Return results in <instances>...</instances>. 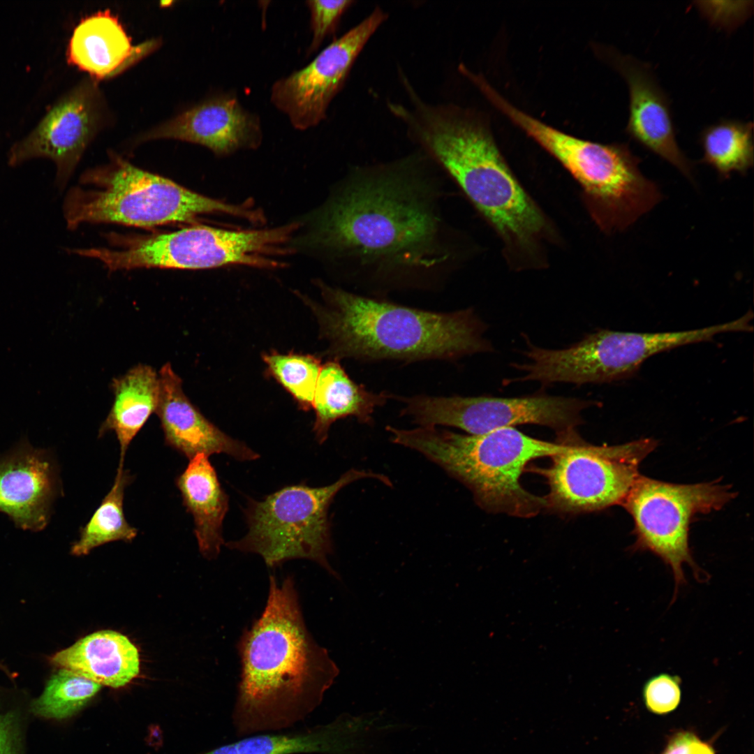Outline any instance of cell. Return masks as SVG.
Returning <instances> with one entry per match:
<instances>
[{"mask_svg": "<svg viewBox=\"0 0 754 754\" xmlns=\"http://www.w3.org/2000/svg\"><path fill=\"white\" fill-rule=\"evenodd\" d=\"M386 430L392 443L419 452L467 487L482 509L522 518L547 508L545 497L527 491L520 484L526 466L564 452L572 443L539 440L512 427L480 435L437 427L387 426Z\"/></svg>", "mask_w": 754, "mask_h": 754, "instance_id": "cell-5", "label": "cell"}, {"mask_svg": "<svg viewBox=\"0 0 754 754\" xmlns=\"http://www.w3.org/2000/svg\"><path fill=\"white\" fill-rule=\"evenodd\" d=\"M681 683L679 676L660 673L651 677L644 683L642 696L647 709L663 715L677 709L681 700Z\"/></svg>", "mask_w": 754, "mask_h": 754, "instance_id": "cell-31", "label": "cell"}, {"mask_svg": "<svg viewBox=\"0 0 754 754\" xmlns=\"http://www.w3.org/2000/svg\"><path fill=\"white\" fill-rule=\"evenodd\" d=\"M50 662L112 688L126 686L140 672L137 648L125 635L113 630L93 633L55 653Z\"/></svg>", "mask_w": 754, "mask_h": 754, "instance_id": "cell-21", "label": "cell"}, {"mask_svg": "<svg viewBox=\"0 0 754 754\" xmlns=\"http://www.w3.org/2000/svg\"><path fill=\"white\" fill-rule=\"evenodd\" d=\"M369 478L391 485L383 475L353 468L327 486L290 485L262 501L249 498L244 509L246 534L225 545L231 549L260 555L270 568L291 559H309L340 579L328 561L332 553L328 510L342 488Z\"/></svg>", "mask_w": 754, "mask_h": 754, "instance_id": "cell-8", "label": "cell"}, {"mask_svg": "<svg viewBox=\"0 0 754 754\" xmlns=\"http://www.w3.org/2000/svg\"><path fill=\"white\" fill-rule=\"evenodd\" d=\"M114 401L99 436L114 432L120 446L119 466H124L125 454L133 438L156 413L159 399V378L151 366L138 364L112 383Z\"/></svg>", "mask_w": 754, "mask_h": 754, "instance_id": "cell-24", "label": "cell"}, {"mask_svg": "<svg viewBox=\"0 0 754 754\" xmlns=\"http://www.w3.org/2000/svg\"><path fill=\"white\" fill-rule=\"evenodd\" d=\"M731 487L713 481L674 484L639 475L622 505L634 521L633 548L658 556L671 569L674 591L686 583L683 565L697 580H704L689 543V526L695 515L721 509L734 498Z\"/></svg>", "mask_w": 754, "mask_h": 754, "instance_id": "cell-11", "label": "cell"}, {"mask_svg": "<svg viewBox=\"0 0 754 754\" xmlns=\"http://www.w3.org/2000/svg\"><path fill=\"white\" fill-rule=\"evenodd\" d=\"M50 453L27 441L0 456V512L24 530H43L59 491Z\"/></svg>", "mask_w": 754, "mask_h": 754, "instance_id": "cell-18", "label": "cell"}, {"mask_svg": "<svg viewBox=\"0 0 754 754\" xmlns=\"http://www.w3.org/2000/svg\"><path fill=\"white\" fill-rule=\"evenodd\" d=\"M297 228L296 223L252 230L196 226L135 240L121 249H82L79 255L97 259L112 271L198 269L228 265L274 268L289 251L288 243Z\"/></svg>", "mask_w": 754, "mask_h": 754, "instance_id": "cell-10", "label": "cell"}, {"mask_svg": "<svg viewBox=\"0 0 754 754\" xmlns=\"http://www.w3.org/2000/svg\"><path fill=\"white\" fill-rule=\"evenodd\" d=\"M386 18L385 13L376 8L306 66L274 82L270 101L294 128L307 130L326 118L330 103L344 85L358 55Z\"/></svg>", "mask_w": 754, "mask_h": 754, "instance_id": "cell-14", "label": "cell"}, {"mask_svg": "<svg viewBox=\"0 0 754 754\" xmlns=\"http://www.w3.org/2000/svg\"><path fill=\"white\" fill-rule=\"evenodd\" d=\"M159 399L156 413L167 445L189 459L198 454H226L239 461L258 459L244 443L226 434L209 421L184 392L182 381L170 363L158 371Z\"/></svg>", "mask_w": 754, "mask_h": 754, "instance_id": "cell-19", "label": "cell"}, {"mask_svg": "<svg viewBox=\"0 0 754 754\" xmlns=\"http://www.w3.org/2000/svg\"><path fill=\"white\" fill-rule=\"evenodd\" d=\"M401 415L419 427L459 428L480 435L520 424L548 427L561 436L581 424V413L599 402L579 398L533 395L520 397H399Z\"/></svg>", "mask_w": 754, "mask_h": 754, "instance_id": "cell-13", "label": "cell"}, {"mask_svg": "<svg viewBox=\"0 0 754 754\" xmlns=\"http://www.w3.org/2000/svg\"><path fill=\"white\" fill-rule=\"evenodd\" d=\"M391 395L375 393L354 382L337 360L327 362L318 378L313 401L316 412L313 431L319 443L325 441L331 425L339 419L355 417L369 424L376 408L383 406Z\"/></svg>", "mask_w": 754, "mask_h": 754, "instance_id": "cell-23", "label": "cell"}, {"mask_svg": "<svg viewBox=\"0 0 754 754\" xmlns=\"http://www.w3.org/2000/svg\"><path fill=\"white\" fill-rule=\"evenodd\" d=\"M320 313L331 351L361 361L457 360L493 350L472 309L436 312L327 288Z\"/></svg>", "mask_w": 754, "mask_h": 754, "instance_id": "cell-4", "label": "cell"}, {"mask_svg": "<svg viewBox=\"0 0 754 754\" xmlns=\"http://www.w3.org/2000/svg\"><path fill=\"white\" fill-rule=\"evenodd\" d=\"M660 754H715V751L694 732L682 730L670 737Z\"/></svg>", "mask_w": 754, "mask_h": 754, "instance_id": "cell-32", "label": "cell"}, {"mask_svg": "<svg viewBox=\"0 0 754 754\" xmlns=\"http://www.w3.org/2000/svg\"><path fill=\"white\" fill-rule=\"evenodd\" d=\"M753 124L723 119L704 128L700 135L703 156L701 161L728 179L733 172L747 173L753 165Z\"/></svg>", "mask_w": 754, "mask_h": 754, "instance_id": "cell-26", "label": "cell"}, {"mask_svg": "<svg viewBox=\"0 0 754 754\" xmlns=\"http://www.w3.org/2000/svg\"><path fill=\"white\" fill-rule=\"evenodd\" d=\"M748 329L747 318L741 316L726 323L684 331L640 333L600 330L559 350L539 348L527 341L524 354L529 362L515 363L512 367L524 374L516 381L534 380L542 385L611 383L630 378L656 354L708 341L719 334Z\"/></svg>", "mask_w": 754, "mask_h": 754, "instance_id": "cell-9", "label": "cell"}, {"mask_svg": "<svg viewBox=\"0 0 754 754\" xmlns=\"http://www.w3.org/2000/svg\"><path fill=\"white\" fill-rule=\"evenodd\" d=\"M101 687L73 671L60 669L50 678L33 709L43 717L66 718L85 706Z\"/></svg>", "mask_w": 754, "mask_h": 754, "instance_id": "cell-28", "label": "cell"}, {"mask_svg": "<svg viewBox=\"0 0 754 754\" xmlns=\"http://www.w3.org/2000/svg\"><path fill=\"white\" fill-rule=\"evenodd\" d=\"M350 739L341 720L294 732L243 737L201 754H349Z\"/></svg>", "mask_w": 754, "mask_h": 754, "instance_id": "cell-25", "label": "cell"}, {"mask_svg": "<svg viewBox=\"0 0 754 754\" xmlns=\"http://www.w3.org/2000/svg\"><path fill=\"white\" fill-rule=\"evenodd\" d=\"M269 372L293 396L300 406H313L321 369L320 361L308 355L272 353L263 356Z\"/></svg>", "mask_w": 754, "mask_h": 754, "instance_id": "cell-29", "label": "cell"}, {"mask_svg": "<svg viewBox=\"0 0 754 754\" xmlns=\"http://www.w3.org/2000/svg\"><path fill=\"white\" fill-rule=\"evenodd\" d=\"M641 438L617 445L596 446L578 436L570 448L552 458L547 468H533L545 478L547 508L577 514L622 504L640 475L642 460L656 447Z\"/></svg>", "mask_w": 754, "mask_h": 754, "instance_id": "cell-12", "label": "cell"}, {"mask_svg": "<svg viewBox=\"0 0 754 754\" xmlns=\"http://www.w3.org/2000/svg\"><path fill=\"white\" fill-rule=\"evenodd\" d=\"M262 137L258 116L244 108L235 93L223 92L154 128L144 139L180 140L227 155L241 148L256 147Z\"/></svg>", "mask_w": 754, "mask_h": 754, "instance_id": "cell-17", "label": "cell"}, {"mask_svg": "<svg viewBox=\"0 0 754 754\" xmlns=\"http://www.w3.org/2000/svg\"><path fill=\"white\" fill-rule=\"evenodd\" d=\"M241 674L232 714L240 737L282 732L321 704L339 669L311 636L292 576L269 577L260 616L238 643Z\"/></svg>", "mask_w": 754, "mask_h": 754, "instance_id": "cell-2", "label": "cell"}, {"mask_svg": "<svg viewBox=\"0 0 754 754\" xmlns=\"http://www.w3.org/2000/svg\"><path fill=\"white\" fill-rule=\"evenodd\" d=\"M151 41L133 46L117 18L99 12L83 19L73 30L67 49L69 63L95 78L111 77L146 54Z\"/></svg>", "mask_w": 754, "mask_h": 754, "instance_id": "cell-20", "label": "cell"}, {"mask_svg": "<svg viewBox=\"0 0 754 754\" xmlns=\"http://www.w3.org/2000/svg\"><path fill=\"white\" fill-rule=\"evenodd\" d=\"M80 182L64 202L71 230L82 223H101L151 227L217 213L259 219L254 211L200 195L119 158L85 173Z\"/></svg>", "mask_w": 754, "mask_h": 754, "instance_id": "cell-7", "label": "cell"}, {"mask_svg": "<svg viewBox=\"0 0 754 754\" xmlns=\"http://www.w3.org/2000/svg\"><path fill=\"white\" fill-rule=\"evenodd\" d=\"M131 479L128 471L119 466L112 488L73 545V555H86L103 544L117 540L131 542L135 538L138 530L127 522L124 513L125 489Z\"/></svg>", "mask_w": 754, "mask_h": 754, "instance_id": "cell-27", "label": "cell"}, {"mask_svg": "<svg viewBox=\"0 0 754 754\" xmlns=\"http://www.w3.org/2000/svg\"><path fill=\"white\" fill-rule=\"evenodd\" d=\"M12 723L10 716H0V754H14Z\"/></svg>", "mask_w": 754, "mask_h": 754, "instance_id": "cell-33", "label": "cell"}, {"mask_svg": "<svg viewBox=\"0 0 754 754\" xmlns=\"http://www.w3.org/2000/svg\"><path fill=\"white\" fill-rule=\"evenodd\" d=\"M310 13L312 38L307 50L308 55L315 52L324 40L333 34L341 17L353 3V1L311 0L306 2Z\"/></svg>", "mask_w": 754, "mask_h": 754, "instance_id": "cell-30", "label": "cell"}, {"mask_svg": "<svg viewBox=\"0 0 754 754\" xmlns=\"http://www.w3.org/2000/svg\"><path fill=\"white\" fill-rule=\"evenodd\" d=\"M419 157L357 168L320 212L313 244L345 259L359 280L415 284L458 263L441 185Z\"/></svg>", "mask_w": 754, "mask_h": 754, "instance_id": "cell-1", "label": "cell"}, {"mask_svg": "<svg viewBox=\"0 0 754 754\" xmlns=\"http://www.w3.org/2000/svg\"><path fill=\"white\" fill-rule=\"evenodd\" d=\"M176 483L184 505L193 517L200 553L206 559H216L224 543L222 527L229 498L208 456L198 454L191 459Z\"/></svg>", "mask_w": 754, "mask_h": 754, "instance_id": "cell-22", "label": "cell"}, {"mask_svg": "<svg viewBox=\"0 0 754 754\" xmlns=\"http://www.w3.org/2000/svg\"><path fill=\"white\" fill-rule=\"evenodd\" d=\"M418 106L413 113L401 108L398 116L496 231L509 260L519 267L542 265V244L552 235L550 224L489 131L461 113Z\"/></svg>", "mask_w": 754, "mask_h": 754, "instance_id": "cell-3", "label": "cell"}, {"mask_svg": "<svg viewBox=\"0 0 754 754\" xmlns=\"http://www.w3.org/2000/svg\"><path fill=\"white\" fill-rule=\"evenodd\" d=\"M602 52L628 87L626 134L693 182V165L677 144L669 100L650 67L614 50L605 49Z\"/></svg>", "mask_w": 754, "mask_h": 754, "instance_id": "cell-16", "label": "cell"}, {"mask_svg": "<svg viewBox=\"0 0 754 754\" xmlns=\"http://www.w3.org/2000/svg\"><path fill=\"white\" fill-rule=\"evenodd\" d=\"M100 119L95 84L85 81L58 101L38 125L16 142L8 163L17 166L36 158L50 159L56 166L57 186L62 189L95 135Z\"/></svg>", "mask_w": 754, "mask_h": 754, "instance_id": "cell-15", "label": "cell"}, {"mask_svg": "<svg viewBox=\"0 0 754 754\" xmlns=\"http://www.w3.org/2000/svg\"><path fill=\"white\" fill-rule=\"evenodd\" d=\"M496 108L554 156L582 188L591 214L607 233L623 231L662 199L658 186L641 172L640 158L625 143L601 144L552 127L506 99Z\"/></svg>", "mask_w": 754, "mask_h": 754, "instance_id": "cell-6", "label": "cell"}]
</instances>
